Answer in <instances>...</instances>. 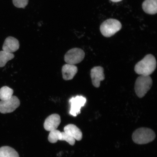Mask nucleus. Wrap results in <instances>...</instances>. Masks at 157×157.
Here are the masks:
<instances>
[{
  "instance_id": "f257e3e1",
  "label": "nucleus",
  "mask_w": 157,
  "mask_h": 157,
  "mask_svg": "<svg viewBox=\"0 0 157 157\" xmlns=\"http://www.w3.org/2000/svg\"><path fill=\"white\" fill-rule=\"evenodd\" d=\"M157 62L155 58L152 54H148L135 66V72L140 75L150 76L155 70Z\"/></svg>"
},
{
  "instance_id": "f03ea898",
  "label": "nucleus",
  "mask_w": 157,
  "mask_h": 157,
  "mask_svg": "<svg viewBox=\"0 0 157 157\" xmlns=\"http://www.w3.org/2000/svg\"><path fill=\"white\" fill-rule=\"evenodd\" d=\"M156 138L155 133L152 129L142 127L136 129L132 135V140L138 144H144L152 142Z\"/></svg>"
},
{
  "instance_id": "7ed1b4c3",
  "label": "nucleus",
  "mask_w": 157,
  "mask_h": 157,
  "mask_svg": "<svg viewBox=\"0 0 157 157\" xmlns=\"http://www.w3.org/2000/svg\"><path fill=\"white\" fill-rule=\"evenodd\" d=\"M153 84L150 76L140 75L137 78L135 84V90L137 97L142 98L151 88Z\"/></svg>"
},
{
  "instance_id": "20e7f679",
  "label": "nucleus",
  "mask_w": 157,
  "mask_h": 157,
  "mask_svg": "<svg viewBox=\"0 0 157 157\" xmlns=\"http://www.w3.org/2000/svg\"><path fill=\"white\" fill-rule=\"evenodd\" d=\"M122 25L120 21L117 19H109L102 23L100 31L104 36L110 37L121 30Z\"/></svg>"
},
{
  "instance_id": "39448f33",
  "label": "nucleus",
  "mask_w": 157,
  "mask_h": 157,
  "mask_svg": "<svg viewBox=\"0 0 157 157\" xmlns=\"http://www.w3.org/2000/svg\"><path fill=\"white\" fill-rule=\"evenodd\" d=\"M85 52L82 49L75 48L67 52L64 57L67 63L75 65L80 63L84 59Z\"/></svg>"
},
{
  "instance_id": "423d86ee",
  "label": "nucleus",
  "mask_w": 157,
  "mask_h": 157,
  "mask_svg": "<svg viewBox=\"0 0 157 157\" xmlns=\"http://www.w3.org/2000/svg\"><path fill=\"white\" fill-rule=\"evenodd\" d=\"M20 105L18 98L15 96L5 101H0V113L5 114L13 112Z\"/></svg>"
},
{
  "instance_id": "0eeeda50",
  "label": "nucleus",
  "mask_w": 157,
  "mask_h": 157,
  "mask_svg": "<svg viewBox=\"0 0 157 157\" xmlns=\"http://www.w3.org/2000/svg\"><path fill=\"white\" fill-rule=\"evenodd\" d=\"M48 140L52 143H56L58 140L65 141L71 146H74L75 143V140L66 133L61 132L57 129L50 131L48 136Z\"/></svg>"
},
{
  "instance_id": "6e6552de",
  "label": "nucleus",
  "mask_w": 157,
  "mask_h": 157,
  "mask_svg": "<svg viewBox=\"0 0 157 157\" xmlns=\"http://www.w3.org/2000/svg\"><path fill=\"white\" fill-rule=\"evenodd\" d=\"M71 106L70 114L76 117L80 113V109L84 107L86 102V99L82 96H77L70 100Z\"/></svg>"
},
{
  "instance_id": "1a4fd4ad",
  "label": "nucleus",
  "mask_w": 157,
  "mask_h": 157,
  "mask_svg": "<svg viewBox=\"0 0 157 157\" xmlns=\"http://www.w3.org/2000/svg\"><path fill=\"white\" fill-rule=\"evenodd\" d=\"M104 68L101 66L95 67L91 69L90 75L93 85L96 88L99 87L101 82L105 79Z\"/></svg>"
},
{
  "instance_id": "9d476101",
  "label": "nucleus",
  "mask_w": 157,
  "mask_h": 157,
  "mask_svg": "<svg viewBox=\"0 0 157 157\" xmlns=\"http://www.w3.org/2000/svg\"><path fill=\"white\" fill-rule=\"evenodd\" d=\"M61 122V118L58 114L54 113L47 118L44 124V128L47 131H50L56 129Z\"/></svg>"
},
{
  "instance_id": "9b49d317",
  "label": "nucleus",
  "mask_w": 157,
  "mask_h": 157,
  "mask_svg": "<svg viewBox=\"0 0 157 157\" xmlns=\"http://www.w3.org/2000/svg\"><path fill=\"white\" fill-rule=\"evenodd\" d=\"M19 41L14 37L9 36L6 38L3 46V51L10 53L16 52L19 48Z\"/></svg>"
},
{
  "instance_id": "f8f14e48",
  "label": "nucleus",
  "mask_w": 157,
  "mask_h": 157,
  "mask_svg": "<svg viewBox=\"0 0 157 157\" xmlns=\"http://www.w3.org/2000/svg\"><path fill=\"white\" fill-rule=\"evenodd\" d=\"M64 132L69 136L77 141L81 140L83 137L82 131L76 125L69 124L64 127Z\"/></svg>"
},
{
  "instance_id": "ddd939ff",
  "label": "nucleus",
  "mask_w": 157,
  "mask_h": 157,
  "mask_svg": "<svg viewBox=\"0 0 157 157\" xmlns=\"http://www.w3.org/2000/svg\"><path fill=\"white\" fill-rule=\"evenodd\" d=\"M78 71V68L75 65L65 64L62 68L63 78L66 80L73 79Z\"/></svg>"
},
{
  "instance_id": "4468645a",
  "label": "nucleus",
  "mask_w": 157,
  "mask_h": 157,
  "mask_svg": "<svg viewBox=\"0 0 157 157\" xmlns=\"http://www.w3.org/2000/svg\"><path fill=\"white\" fill-rule=\"evenodd\" d=\"M157 0H145L142 4V8L145 13L150 15L157 13Z\"/></svg>"
},
{
  "instance_id": "2eb2a0df",
  "label": "nucleus",
  "mask_w": 157,
  "mask_h": 157,
  "mask_svg": "<svg viewBox=\"0 0 157 157\" xmlns=\"http://www.w3.org/2000/svg\"><path fill=\"white\" fill-rule=\"evenodd\" d=\"M0 157H19V156L14 149L5 146L0 148Z\"/></svg>"
},
{
  "instance_id": "dca6fc26",
  "label": "nucleus",
  "mask_w": 157,
  "mask_h": 157,
  "mask_svg": "<svg viewBox=\"0 0 157 157\" xmlns=\"http://www.w3.org/2000/svg\"><path fill=\"white\" fill-rule=\"evenodd\" d=\"M14 57V55L13 53H10L4 51H1L0 52V67H4L8 62L12 59Z\"/></svg>"
},
{
  "instance_id": "f3484780",
  "label": "nucleus",
  "mask_w": 157,
  "mask_h": 157,
  "mask_svg": "<svg viewBox=\"0 0 157 157\" xmlns=\"http://www.w3.org/2000/svg\"><path fill=\"white\" fill-rule=\"evenodd\" d=\"M13 91L7 86H4L0 89V99L5 101L10 99L13 96Z\"/></svg>"
},
{
  "instance_id": "a211bd4d",
  "label": "nucleus",
  "mask_w": 157,
  "mask_h": 157,
  "mask_svg": "<svg viewBox=\"0 0 157 157\" xmlns=\"http://www.w3.org/2000/svg\"><path fill=\"white\" fill-rule=\"evenodd\" d=\"M13 5L18 8H24L28 5L29 0H13Z\"/></svg>"
},
{
  "instance_id": "6ab92c4d",
  "label": "nucleus",
  "mask_w": 157,
  "mask_h": 157,
  "mask_svg": "<svg viewBox=\"0 0 157 157\" xmlns=\"http://www.w3.org/2000/svg\"><path fill=\"white\" fill-rule=\"evenodd\" d=\"M110 1L113 2H118L121 1L122 0H110Z\"/></svg>"
}]
</instances>
